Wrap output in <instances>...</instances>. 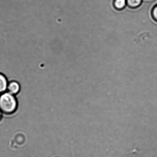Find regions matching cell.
<instances>
[{
  "label": "cell",
  "instance_id": "cell-1",
  "mask_svg": "<svg viewBox=\"0 0 157 157\" xmlns=\"http://www.w3.org/2000/svg\"><path fill=\"white\" fill-rule=\"evenodd\" d=\"M18 101L15 96L6 91L0 95V110L3 114L12 115L17 110Z\"/></svg>",
  "mask_w": 157,
  "mask_h": 157
},
{
  "label": "cell",
  "instance_id": "cell-5",
  "mask_svg": "<svg viewBox=\"0 0 157 157\" xmlns=\"http://www.w3.org/2000/svg\"><path fill=\"white\" fill-rule=\"evenodd\" d=\"M127 5L132 8H136L142 5L143 0H126Z\"/></svg>",
  "mask_w": 157,
  "mask_h": 157
},
{
  "label": "cell",
  "instance_id": "cell-3",
  "mask_svg": "<svg viewBox=\"0 0 157 157\" xmlns=\"http://www.w3.org/2000/svg\"><path fill=\"white\" fill-rule=\"evenodd\" d=\"M8 82L6 77L0 73V95L7 91Z\"/></svg>",
  "mask_w": 157,
  "mask_h": 157
},
{
  "label": "cell",
  "instance_id": "cell-4",
  "mask_svg": "<svg viewBox=\"0 0 157 157\" xmlns=\"http://www.w3.org/2000/svg\"><path fill=\"white\" fill-rule=\"evenodd\" d=\"M126 0H114L113 2V6L117 10H122L126 6Z\"/></svg>",
  "mask_w": 157,
  "mask_h": 157
},
{
  "label": "cell",
  "instance_id": "cell-2",
  "mask_svg": "<svg viewBox=\"0 0 157 157\" xmlns=\"http://www.w3.org/2000/svg\"><path fill=\"white\" fill-rule=\"evenodd\" d=\"M21 89L20 84L16 81H12L8 82L7 91L10 94L16 96L20 92Z\"/></svg>",
  "mask_w": 157,
  "mask_h": 157
},
{
  "label": "cell",
  "instance_id": "cell-7",
  "mask_svg": "<svg viewBox=\"0 0 157 157\" xmlns=\"http://www.w3.org/2000/svg\"><path fill=\"white\" fill-rule=\"evenodd\" d=\"M3 113L2 112L1 110H0V121L2 120V119L3 118Z\"/></svg>",
  "mask_w": 157,
  "mask_h": 157
},
{
  "label": "cell",
  "instance_id": "cell-6",
  "mask_svg": "<svg viewBox=\"0 0 157 157\" xmlns=\"http://www.w3.org/2000/svg\"><path fill=\"white\" fill-rule=\"evenodd\" d=\"M152 16L155 20L157 21V4L153 7L152 11Z\"/></svg>",
  "mask_w": 157,
  "mask_h": 157
}]
</instances>
